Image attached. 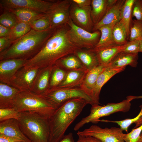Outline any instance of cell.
Instances as JSON below:
<instances>
[{
    "mask_svg": "<svg viewBox=\"0 0 142 142\" xmlns=\"http://www.w3.org/2000/svg\"><path fill=\"white\" fill-rule=\"evenodd\" d=\"M69 29L67 24L56 29L40 51L24 66L39 69L53 66L60 59L73 54L78 48L70 40Z\"/></svg>",
    "mask_w": 142,
    "mask_h": 142,
    "instance_id": "6da1fadb",
    "label": "cell"
},
{
    "mask_svg": "<svg viewBox=\"0 0 142 142\" xmlns=\"http://www.w3.org/2000/svg\"><path fill=\"white\" fill-rule=\"evenodd\" d=\"M88 102L82 98L69 100L57 107L48 119V142H59L64 138L70 125L79 115Z\"/></svg>",
    "mask_w": 142,
    "mask_h": 142,
    "instance_id": "7a4b0ae2",
    "label": "cell"
},
{
    "mask_svg": "<svg viewBox=\"0 0 142 142\" xmlns=\"http://www.w3.org/2000/svg\"><path fill=\"white\" fill-rule=\"evenodd\" d=\"M56 29L51 28L42 31L31 29L0 53V61L11 59L28 60L32 58L40 51Z\"/></svg>",
    "mask_w": 142,
    "mask_h": 142,
    "instance_id": "3957f363",
    "label": "cell"
},
{
    "mask_svg": "<svg viewBox=\"0 0 142 142\" xmlns=\"http://www.w3.org/2000/svg\"><path fill=\"white\" fill-rule=\"evenodd\" d=\"M18 120L24 134L31 142H48V119L37 113L19 112Z\"/></svg>",
    "mask_w": 142,
    "mask_h": 142,
    "instance_id": "277c9868",
    "label": "cell"
},
{
    "mask_svg": "<svg viewBox=\"0 0 142 142\" xmlns=\"http://www.w3.org/2000/svg\"><path fill=\"white\" fill-rule=\"evenodd\" d=\"M13 108L18 112H33L48 119L57 108L43 95L31 91H21L14 102Z\"/></svg>",
    "mask_w": 142,
    "mask_h": 142,
    "instance_id": "5b68a950",
    "label": "cell"
},
{
    "mask_svg": "<svg viewBox=\"0 0 142 142\" xmlns=\"http://www.w3.org/2000/svg\"><path fill=\"white\" fill-rule=\"evenodd\" d=\"M132 100L129 96L126 97V99L119 103H108L103 106H100L99 104L92 105L89 114L83 118L75 125L74 128V130H78L84 125L89 123H97L100 121L99 119L100 118L114 113L128 111L131 108L130 102Z\"/></svg>",
    "mask_w": 142,
    "mask_h": 142,
    "instance_id": "8992f818",
    "label": "cell"
},
{
    "mask_svg": "<svg viewBox=\"0 0 142 142\" xmlns=\"http://www.w3.org/2000/svg\"><path fill=\"white\" fill-rule=\"evenodd\" d=\"M43 95L57 108L70 99L83 98L92 105L94 104L80 86L67 88L55 87L49 89Z\"/></svg>",
    "mask_w": 142,
    "mask_h": 142,
    "instance_id": "52a82bcc",
    "label": "cell"
},
{
    "mask_svg": "<svg viewBox=\"0 0 142 142\" xmlns=\"http://www.w3.org/2000/svg\"><path fill=\"white\" fill-rule=\"evenodd\" d=\"M67 24L70 40L78 48L92 49L98 42L101 35L99 30L89 32L76 26L71 19Z\"/></svg>",
    "mask_w": 142,
    "mask_h": 142,
    "instance_id": "ba28073f",
    "label": "cell"
},
{
    "mask_svg": "<svg viewBox=\"0 0 142 142\" xmlns=\"http://www.w3.org/2000/svg\"><path fill=\"white\" fill-rule=\"evenodd\" d=\"M77 135L90 136L95 137L102 142H125V134L120 128L112 127L102 128L92 125L82 131H79Z\"/></svg>",
    "mask_w": 142,
    "mask_h": 142,
    "instance_id": "9c48e42d",
    "label": "cell"
},
{
    "mask_svg": "<svg viewBox=\"0 0 142 142\" xmlns=\"http://www.w3.org/2000/svg\"><path fill=\"white\" fill-rule=\"evenodd\" d=\"M72 3V0H59L54 2L47 14L52 28L56 29L67 24L70 19V11Z\"/></svg>",
    "mask_w": 142,
    "mask_h": 142,
    "instance_id": "30bf717a",
    "label": "cell"
},
{
    "mask_svg": "<svg viewBox=\"0 0 142 142\" xmlns=\"http://www.w3.org/2000/svg\"><path fill=\"white\" fill-rule=\"evenodd\" d=\"M54 1L42 0H0V5L4 10L24 8L47 14Z\"/></svg>",
    "mask_w": 142,
    "mask_h": 142,
    "instance_id": "8fae6325",
    "label": "cell"
},
{
    "mask_svg": "<svg viewBox=\"0 0 142 142\" xmlns=\"http://www.w3.org/2000/svg\"><path fill=\"white\" fill-rule=\"evenodd\" d=\"M39 69L36 67H23L13 76L8 85L21 91H31Z\"/></svg>",
    "mask_w": 142,
    "mask_h": 142,
    "instance_id": "7c38bea8",
    "label": "cell"
},
{
    "mask_svg": "<svg viewBox=\"0 0 142 142\" xmlns=\"http://www.w3.org/2000/svg\"><path fill=\"white\" fill-rule=\"evenodd\" d=\"M91 6L80 7L72 1L70 11V19L76 26L92 32L94 24L91 17Z\"/></svg>",
    "mask_w": 142,
    "mask_h": 142,
    "instance_id": "4fadbf2b",
    "label": "cell"
},
{
    "mask_svg": "<svg viewBox=\"0 0 142 142\" xmlns=\"http://www.w3.org/2000/svg\"><path fill=\"white\" fill-rule=\"evenodd\" d=\"M28 60L11 59L0 61V82L9 84L17 72L24 67Z\"/></svg>",
    "mask_w": 142,
    "mask_h": 142,
    "instance_id": "5bb4252c",
    "label": "cell"
},
{
    "mask_svg": "<svg viewBox=\"0 0 142 142\" xmlns=\"http://www.w3.org/2000/svg\"><path fill=\"white\" fill-rule=\"evenodd\" d=\"M0 134L19 141L31 142L22 132L17 119H12L0 122Z\"/></svg>",
    "mask_w": 142,
    "mask_h": 142,
    "instance_id": "9a60e30c",
    "label": "cell"
},
{
    "mask_svg": "<svg viewBox=\"0 0 142 142\" xmlns=\"http://www.w3.org/2000/svg\"><path fill=\"white\" fill-rule=\"evenodd\" d=\"M125 67L113 68L106 67L99 75L90 95L95 104H99V95L103 86L113 76L123 71Z\"/></svg>",
    "mask_w": 142,
    "mask_h": 142,
    "instance_id": "2e32d148",
    "label": "cell"
},
{
    "mask_svg": "<svg viewBox=\"0 0 142 142\" xmlns=\"http://www.w3.org/2000/svg\"><path fill=\"white\" fill-rule=\"evenodd\" d=\"M124 45L114 44L99 48L91 49L95 54L99 64L106 67L115 56L122 51Z\"/></svg>",
    "mask_w": 142,
    "mask_h": 142,
    "instance_id": "e0dca14e",
    "label": "cell"
},
{
    "mask_svg": "<svg viewBox=\"0 0 142 142\" xmlns=\"http://www.w3.org/2000/svg\"><path fill=\"white\" fill-rule=\"evenodd\" d=\"M53 65L39 68L31 91L43 95L49 89V84Z\"/></svg>",
    "mask_w": 142,
    "mask_h": 142,
    "instance_id": "ac0fdd59",
    "label": "cell"
},
{
    "mask_svg": "<svg viewBox=\"0 0 142 142\" xmlns=\"http://www.w3.org/2000/svg\"><path fill=\"white\" fill-rule=\"evenodd\" d=\"M125 1L117 0L110 8L102 19L94 25L92 32L98 30L102 27L115 24L118 22L121 10Z\"/></svg>",
    "mask_w": 142,
    "mask_h": 142,
    "instance_id": "d6986e66",
    "label": "cell"
},
{
    "mask_svg": "<svg viewBox=\"0 0 142 142\" xmlns=\"http://www.w3.org/2000/svg\"><path fill=\"white\" fill-rule=\"evenodd\" d=\"M117 0H92L91 16L94 25L103 18L110 8Z\"/></svg>",
    "mask_w": 142,
    "mask_h": 142,
    "instance_id": "ffe728a7",
    "label": "cell"
},
{
    "mask_svg": "<svg viewBox=\"0 0 142 142\" xmlns=\"http://www.w3.org/2000/svg\"><path fill=\"white\" fill-rule=\"evenodd\" d=\"M21 92L14 87L0 82V108H13L14 102Z\"/></svg>",
    "mask_w": 142,
    "mask_h": 142,
    "instance_id": "44dd1931",
    "label": "cell"
},
{
    "mask_svg": "<svg viewBox=\"0 0 142 142\" xmlns=\"http://www.w3.org/2000/svg\"><path fill=\"white\" fill-rule=\"evenodd\" d=\"M106 67L99 64L88 70L86 73L80 87L90 98L98 77Z\"/></svg>",
    "mask_w": 142,
    "mask_h": 142,
    "instance_id": "7402d4cb",
    "label": "cell"
},
{
    "mask_svg": "<svg viewBox=\"0 0 142 142\" xmlns=\"http://www.w3.org/2000/svg\"><path fill=\"white\" fill-rule=\"evenodd\" d=\"M138 54L128 53L121 51L119 53L106 67L113 68L126 67L129 65L133 67H137Z\"/></svg>",
    "mask_w": 142,
    "mask_h": 142,
    "instance_id": "603a6c76",
    "label": "cell"
},
{
    "mask_svg": "<svg viewBox=\"0 0 142 142\" xmlns=\"http://www.w3.org/2000/svg\"><path fill=\"white\" fill-rule=\"evenodd\" d=\"M55 64L67 72L72 70H88L78 57L73 54L69 55L60 59Z\"/></svg>",
    "mask_w": 142,
    "mask_h": 142,
    "instance_id": "cb8c5ba5",
    "label": "cell"
},
{
    "mask_svg": "<svg viewBox=\"0 0 142 142\" xmlns=\"http://www.w3.org/2000/svg\"><path fill=\"white\" fill-rule=\"evenodd\" d=\"M73 54L88 70L99 64L96 55L91 49L77 48Z\"/></svg>",
    "mask_w": 142,
    "mask_h": 142,
    "instance_id": "d4e9b609",
    "label": "cell"
},
{
    "mask_svg": "<svg viewBox=\"0 0 142 142\" xmlns=\"http://www.w3.org/2000/svg\"><path fill=\"white\" fill-rule=\"evenodd\" d=\"M7 10L12 13L19 22L29 24L41 18L46 14L24 8H16Z\"/></svg>",
    "mask_w": 142,
    "mask_h": 142,
    "instance_id": "484cf974",
    "label": "cell"
},
{
    "mask_svg": "<svg viewBox=\"0 0 142 142\" xmlns=\"http://www.w3.org/2000/svg\"><path fill=\"white\" fill-rule=\"evenodd\" d=\"M88 71L72 70L67 72L63 80L57 87L67 88L80 86Z\"/></svg>",
    "mask_w": 142,
    "mask_h": 142,
    "instance_id": "4316f807",
    "label": "cell"
},
{
    "mask_svg": "<svg viewBox=\"0 0 142 142\" xmlns=\"http://www.w3.org/2000/svg\"><path fill=\"white\" fill-rule=\"evenodd\" d=\"M115 24L104 26L98 29L101 33L100 39L93 48H101L116 44L114 42L112 33L113 28Z\"/></svg>",
    "mask_w": 142,
    "mask_h": 142,
    "instance_id": "83f0119b",
    "label": "cell"
},
{
    "mask_svg": "<svg viewBox=\"0 0 142 142\" xmlns=\"http://www.w3.org/2000/svg\"><path fill=\"white\" fill-rule=\"evenodd\" d=\"M135 0H126L121 10L119 21L125 27L128 33L129 39L130 28L132 20V11L133 4Z\"/></svg>",
    "mask_w": 142,
    "mask_h": 142,
    "instance_id": "f1b7e54d",
    "label": "cell"
},
{
    "mask_svg": "<svg viewBox=\"0 0 142 142\" xmlns=\"http://www.w3.org/2000/svg\"><path fill=\"white\" fill-rule=\"evenodd\" d=\"M112 33L115 44L123 45L128 42L129 38L126 29L123 24L119 21L117 22L113 27Z\"/></svg>",
    "mask_w": 142,
    "mask_h": 142,
    "instance_id": "f546056e",
    "label": "cell"
},
{
    "mask_svg": "<svg viewBox=\"0 0 142 142\" xmlns=\"http://www.w3.org/2000/svg\"><path fill=\"white\" fill-rule=\"evenodd\" d=\"M140 112L137 116L133 118L118 121L102 120H100V121L116 123L120 126V128L122 130L128 133L129 126L133 123H134L135 124L134 128H136L142 124V105H140Z\"/></svg>",
    "mask_w": 142,
    "mask_h": 142,
    "instance_id": "4dcf8cb0",
    "label": "cell"
},
{
    "mask_svg": "<svg viewBox=\"0 0 142 142\" xmlns=\"http://www.w3.org/2000/svg\"><path fill=\"white\" fill-rule=\"evenodd\" d=\"M31 29L29 24L19 22L14 27L11 29L9 34L7 37L12 43L27 34Z\"/></svg>",
    "mask_w": 142,
    "mask_h": 142,
    "instance_id": "1f68e13d",
    "label": "cell"
},
{
    "mask_svg": "<svg viewBox=\"0 0 142 142\" xmlns=\"http://www.w3.org/2000/svg\"><path fill=\"white\" fill-rule=\"evenodd\" d=\"M67 73L61 68L54 65L50 78L49 89L58 87L63 80Z\"/></svg>",
    "mask_w": 142,
    "mask_h": 142,
    "instance_id": "d6a6232c",
    "label": "cell"
},
{
    "mask_svg": "<svg viewBox=\"0 0 142 142\" xmlns=\"http://www.w3.org/2000/svg\"><path fill=\"white\" fill-rule=\"evenodd\" d=\"M134 40H142V21L132 19L129 41Z\"/></svg>",
    "mask_w": 142,
    "mask_h": 142,
    "instance_id": "836d02e7",
    "label": "cell"
},
{
    "mask_svg": "<svg viewBox=\"0 0 142 142\" xmlns=\"http://www.w3.org/2000/svg\"><path fill=\"white\" fill-rule=\"evenodd\" d=\"M29 24L32 29L37 31H43L52 28L50 20L47 14Z\"/></svg>",
    "mask_w": 142,
    "mask_h": 142,
    "instance_id": "e575fe53",
    "label": "cell"
},
{
    "mask_svg": "<svg viewBox=\"0 0 142 142\" xmlns=\"http://www.w3.org/2000/svg\"><path fill=\"white\" fill-rule=\"evenodd\" d=\"M19 22L15 16L8 11L4 10L0 16V24L11 29Z\"/></svg>",
    "mask_w": 142,
    "mask_h": 142,
    "instance_id": "d590c367",
    "label": "cell"
},
{
    "mask_svg": "<svg viewBox=\"0 0 142 142\" xmlns=\"http://www.w3.org/2000/svg\"><path fill=\"white\" fill-rule=\"evenodd\" d=\"M19 114L13 108H0V122L12 119L18 120Z\"/></svg>",
    "mask_w": 142,
    "mask_h": 142,
    "instance_id": "8d00e7d4",
    "label": "cell"
},
{
    "mask_svg": "<svg viewBox=\"0 0 142 142\" xmlns=\"http://www.w3.org/2000/svg\"><path fill=\"white\" fill-rule=\"evenodd\" d=\"M142 132V124L125 134L124 140L125 142H137Z\"/></svg>",
    "mask_w": 142,
    "mask_h": 142,
    "instance_id": "74e56055",
    "label": "cell"
},
{
    "mask_svg": "<svg viewBox=\"0 0 142 142\" xmlns=\"http://www.w3.org/2000/svg\"><path fill=\"white\" fill-rule=\"evenodd\" d=\"M141 40H134L128 42L124 45L122 51L134 54H138L139 52V46Z\"/></svg>",
    "mask_w": 142,
    "mask_h": 142,
    "instance_id": "f35d334b",
    "label": "cell"
},
{
    "mask_svg": "<svg viewBox=\"0 0 142 142\" xmlns=\"http://www.w3.org/2000/svg\"><path fill=\"white\" fill-rule=\"evenodd\" d=\"M132 17H135L136 19L142 21V0H135L133 4Z\"/></svg>",
    "mask_w": 142,
    "mask_h": 142,
    "instance_id": "ab89813d",
    "label": "cell"
},
{
    "mask_svg": "<svg viewBox=\"0 0 142 142\" xmlns=\"http://www.w3.org/2000/svg\"><path fill=\"white\" fill-rule=\"evenodd\" d=\"M12 42L7 37H0V53L8 48Z\"/></svg>",
    "mask_w": 142,
    "mask_h": 142,
    "instance_id": "60d3db41",
    "label": "cell"
},
{
    "mask_svg": "<svg viewBox=\"0 0 142 142\" xmlns=\"http://www.w3.org/2000/svg\"><path fill=\"white\" fill-rule=\"evenodd\" d=\"M78 139L74 142H102L98 139L90 136L78 135Z\"/></svg>",
    "mask_w": 142,
    "mask_h": 142,
    "instance_id": "b9f144b4",
    "label": "cell"
},
{
    "mask_svg": "<svg viewBox=\"0 0 142 142\" xmlns=\"http://www.w3.org/2000/svg\"><path fill=\"white\" fill-rule=\"evenodd\" d=\"M78 7H84L90 6L92 0H72Z\"/></svg>",
    "mask_w": 142,
    "mask_h": 142,
    "instance_id": "7bdbcfd3",
    "label": "cell"
},
{
    "mask_svg": "<svg viewBox=\"0 0 142 142\" xmlns=\"http://www.w3.org/2000/svg\"><path fill=\"white\" fill-rule=\"evenodd\" d=\"M11 29L0 24V37H7Z\"/></svg>",
    "mask_w": 142,
    "mask_h": 142,
    "instance_id": "ee69618b",
    "label": "cell"
},
{
    "mask_svg": "<svg viewBox=\"0 0 142 142\" xmlns=\"http://www.w3.org/2000/svg\"><path fill=\"white\" fill-rule=\"evenodd\" d=\"M19 141L6 136L0 134V142H15Z\"/></svg>",
    "mask_w": 142,
    "mask_h": 142,
    "instance_id": "f6af8a7d",
    "label": "cell"
},
{
    "mask_svg": "<svg viewBox=\"0 0 142 142\" xmlns=\"http://www.w3.org/2000/svg\"><path fill=\"white\" fill-rule=\"evenodd\" d=\"M73 134L70 133L65 135L63 138L59 142H74Z\"/></svg>",
    "mask_w": 142,
    "mask_h": 142,
    "instance_id": "bcb514c9",
    "label": "cell"
},
{
    "mask_svg": "<svg viewBox=\"0 0 142 142\" xmlns=\"http://www.w3.org/2000/svg\"><path fill=\"white\" fill-rule=\"evenodd\" d=\"M131 96L133 100L135 99H142V95H140V96Z\"/></svg>",
    "mask_w": 142,
    "mask_h": 142,
    "instance_id": "7dc6e473",
    "label": "cell"
},
{
    "mask_svg": "<svg viewBox=\"0 0 142 142\" xmlns=\"http://www.w3.org/2000/svg\"><path fill=\"white\" fill-rule=\"evenodd\" d=\"M139 52H142V40H141L140 43Z\"/></svg>",
    "mask_w": 142,
    "mask_h": 142,
    "instance_id": "c3c4849f",
    "label": "cell"
},
{
    "mask_svg": "<svg viewBox=\"0 0 142 142\" xmlns=\"http://www.w3.org/2000/svg\"><path fill=\"white\" fill-rule=\"evenodd\" d=\"M137 142H142V132L140 135Z\"/></svg>",
    "mask_w": 142,
    "mask_h": 142,
    "instance_id": "681fc988",
    "label": "cell"
},
{
    "mask_svg": "<svg viewBox=\"0 0 142 142\" xmlns=\"http://www.w3.org/2000/svg\"><path fill=\"white\" fill-rule=\"evenodd\" d=\"M15 142H24L21 141H18Z\"/></svg>",
    "mask_w": 142,
    "mask_h": 142,
    "instance_id": "f907efd6",
    "label": "cell"
}]
</instances>
